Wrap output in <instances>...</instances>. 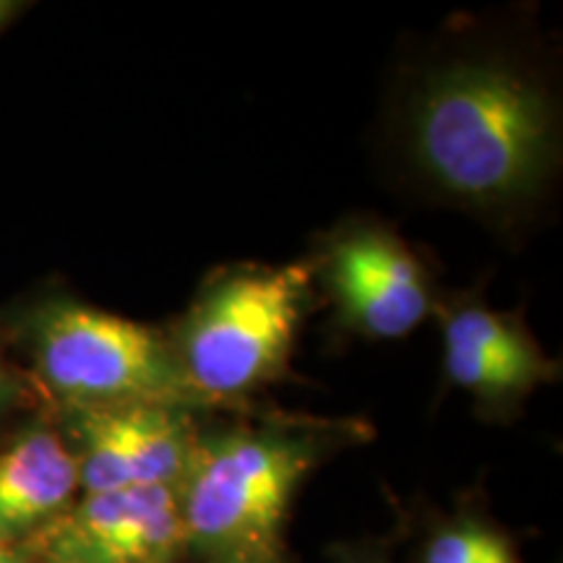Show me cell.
Wrapping results in <instances>:
<instances>
[{"instance_id":"obj_1","label":"cell","mask_w":563,"mask_h":563,"mask_svg":"<svg viewBox=\"0 0 563 563\" xmlns=\"http://www.w3.org/2000/svg\"><path fill=\"white\" fill-rule=\"evenodd\" d=\"M405 152L441 199L506 214L538 199L553 178L559 110L532 70L501 55H462L415 84Z\"/></svg>"},{"instance_id":"obj_2","label":"cell","mask_w":563,"mask_h":563,"mask_svg":"<svg viewBox=\"0 0 563 563\" xmlns=\"http://www.w3.org/2000/svg\"><path fill=\"white\" fill-rule=\"evenodd\" d=\"M323 441L302 428H238L194 443L180 483L186 543L207 563H279L282 527Z\"/></svg>"},{"instance_id":"obj_3","label":"cell","mask_w":563,"mask_h":563,"mask_svg":"<svg viewBox=\"0 0 563 563\" xmlns=\"http://www.w3.org/2000/svg\"><path fill=\"white\" fill-rule=\"evenodd\" d=\"M313 266H238L203 287L173 347L199 402H230L279 378Z\"/></svg>"},{"instance_id":"obj_4","label":"cell","mask_w":563,"mask_h":563,"mask_svg":"<svg viewBox=\"0 0 563 563\" xmlns=\"http://www.w3.org/2000/svg\"><path fill=\"white\" fill-rule=\"evenodd\" d=\"M45 384L81 410L199 405L173 342L157 329L74 300H53L30 321Z\"/></svg>"},{"instance_id":"obj_5","label":"cell","mask_w":563,"mask_h":563,"mask_svg":"<svg viewBox=\"0 0 563 563\" xmlns=\"http://www.w3.org/2000/svg\"><path fill=\"white\" fill-rule=\"evenodd\" d=\"M340 327L368 340H399L433 311L426 266L402 238L382 224H355L323 253Z\"/></svg>"},{"instance_id":"obj_6","label":"cell","mask_w":563,"mask_h":563,"mask_svg":"<svg viewBox=\"0 0 563 563\" xmlns=\"http://www.w3.org/2000/svg\"><path fill=\"white\" fill-rule=\"evenodd\" d=\"M443 373L470 394L490 418H509L543 384L559 382L561 368L548 357L522 311H493L464 298L441 316Z\"/></svg>"},{"instance_id":"obj_7","label":"cell","mask_w":563,"mask_h":563,"mask_svg":"<svg viewBox=\"0 0 563 563\" xmlns=\"http://www.w3.org/2000/svg\"><path fill=\"white\" fill-rule=\"evenodd\" d=\"M79 485L110 493L144 485L180 488L196 439L178 407H108L81 415Z\"/></svg>"},{"instance_id":"obj_8","label":"cell","mask_w":563,"mask_h":563,"mask_svg":"<svg viewBox=\"0 0 563 563\" xmlns=\"http://www.w3.org/2000/svg\"><path fill=\"white\" fill-rule=\"evenodd\" d=\"M186 543L180 490L144 485L89 493L55 534L66 563H165Z\"/></svg>"},{"instance_id":"obj_9","label":"cell","mask_w":563,"mask_h":563,"mask_svg":"<svg viewBox=\"0 0 563 563\" xmlns=\"http://www.w3.org/2000/svg\"><path fill=\"white\" fill-rule=\"evenodd\" d=\"M79 488V464L51 431H30L0 454V543L55 517Z\"/></svg>"},{"instance_id":"obj_10","label":"cell","mask_w":563,"mask_h":563,"mask_svg":"<svg viewBox=\"0 0 563 563\" xmlns=\"http://www.w3.org/2000/svg\"><path fill=\"white\" fill-rule=\"evenodd\" d=\"M517 559L498 532L477 522L441 530L426 548V563H506Z\"/></svg>"},{"instance_id":"obj_11","label":"cell","mask_w":563,"mask_h":563,"mask_svg":"<svg viewBox=\"0 0 563 563\" xmlns=\"http://www.w3.org/2000/svg\"><path fill=\"white\" fill-rule=\"evenodd\" d=\"M21 9V3H13V0H0V30H3L9 21L16 16Z\"/></svg>"},{"instance_id":"obj_12","label":"cell","mask_w":563,"mask_h":563,"mask_svg":"<svg viewBox=\"0 0 563 563\" xmlns=\"http://www.w3.org/2000/svg\"><path fill=\"white\" fill-rule=\"evenodd\" d=\"M11 397H13V382L9 378V373L0 368V407L9 402Z\"/></svg>"},{"instance_id":"obj_13","label":"cell","mask_w":563,"mask_h":563,"mask_svg":"<svg viewBox=\"0 0 563 563\" xmlns=\"http://www.w3.org/2000/svg\"><path fill=\"white\" fill-rule=\"evenodd\" d=\"M0 563H19V555L5 543H0Z\"/></svg>"},{"instance_id":"obj_14","label":"cell","mask_w":563,"mask_h":563,"mask_svg":"<svg viewBox=\"0 0 563 563\" xmlns=\"http://www.w3.org/2000/svg\"><path fill=\"white\" fill-rule=\"evenodd\" d=\"M506 563H519V561H517V559H511V561H506Z\"/></svg>"}]
</instances>
